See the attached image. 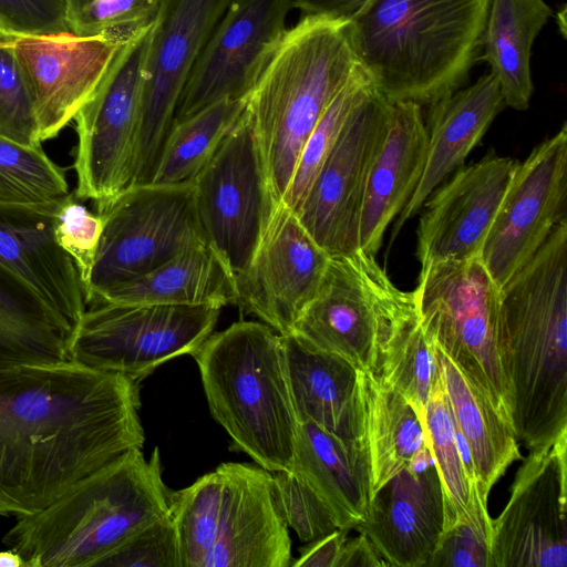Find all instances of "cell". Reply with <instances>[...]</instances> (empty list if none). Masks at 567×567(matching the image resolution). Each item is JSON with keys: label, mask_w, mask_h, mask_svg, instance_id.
Wrapping results in <instances>:
<instances>
[{"label": "cell", "mask_w": 567, "mask_h": 567, "mask_svg": "<svg viewBox=\"0 0 567 567\" xmlns=\"http://www.w3.org/2000/svg\"><path fill=\"white\" fill-rule=\"evenodd\" d=\"M138 382L71 360L0 364V516L34 514L142 449Z\"/></svg>", "instance_id": "6da1fadb"}, {"label": "cell", "mask_w": 567, "mask_h": 567, "mask_svg": "<svg viewBox=\"0 0 567 567\" xmlns=\"http://www.w3.org/2000/svg\"><path fill=\"white\" fill-rule=\"evenodd\" d=\"M497 351L518 441L551 444L567 433V219L501 287Z\"/></svg>", "instance_id": "7a4b0ae2"}, {"label": "cell", "mask_w": 567, "mask_h": 567, "mask_svg": "<svg viewBox=\"0 0 567 567\" xmlns=\"http://www.w3.org/2000/svg\"><path fill=\"white\" fill-rule=\"evenodd\" d=\"M491 0H370L348 22L358 65L390 103L431 105L466 81Z\"/></svg>", "instance_id": "3957f363"}, {"label": "cell", "mask_w": 567, "mask_h": 567, "mask_svg": "<svg viewBox=\"0 0 567 567\" xmlns=\"http://www.w3.org/2000/svg\"><path fill=\"white\" fill-rule=\"evenodd\" d=\"M158 449H131L73 484L2 538L24 567H96L143 527L171 515Z\"/></svg>", "instance_id": "277c9868"}, {"label": "cell", "mask_w": 567, "mask_h": 567, "mask_svg": "<svg viewBox=\"0 0 567 567\" xmlns=\"http://www.w3.org/2000/svg\"><path fill=\"white\" fill-rule=\"evenodd\" d=\"M348 22L303 16L287 30L247 97L245 111L277 205L308 136L358 65Z\"/></svg>", "instance_id": "5b68a950"}, {"label": "cell", "mask_w": 567, "mask_h": 567, "mask_svg": "<svg viewBox=\"0 0 567 567\" xmlns=\"http://www.w3.org/2000/svg\"><path fill=\"white\" fill-rule=\"evenodd\" d=\"M214 419L233 449L269 472L290 470L298 422L281 336L257 321L212 333L192 354Z\"/></svg>", "instance_id": "8992f818"}, {"label": "cell", "mask_w": 567, "mask_h": 567, "mask_svg": "<svg viewBox=\"0 0 567 567\" xmlns=\"http://www.w3.org/2000/svg\"><path fill=\"white\" fill-rule=\"evenodd\" d=\"M183 567H288L291 540L271 472L226 462L171 492Z\"/></svg>", "instance_id": "52a82bcc"}, {"label": "cell", "mask_w": 567, "mask_h": 567, "mask_svg": "<svg viewBox=\"0 0 567 567\" xmlns=\"http://www.w3.org/2000/svg\"><path fill=\"white\" fill-rule=\"evenodd\" d=\"M499 289L475 256L421 267L413 296L429 339L509 417L497 351Z\"/></svg>", "instance_id": "ba28073f"}, {"label": "cell", "mask_w": 567, "mask_h": 567, "mask_svg": "<svg viewBox=\"0 0 567 567\" xmlns=\"http://www.w3.org/2000/svg\"><path fill=\"white\" fill-rule=\"evenodd\" d=\"M103 230L85 293L143 276L178 254L208 243L193 181L134 184L96 212Z\"/></svg>", "instance_id": "9c48e42d"}, {"label": "cell", "mask_w": 567, "mask_h": 567, "mask_svg": "<svg viewBox=\"0 0 567 567\" xmlns=\"http://www.w3.org/2000/svg\"><path fill=\"white\" fill-rule=\"evenodd\" d=\"M153 23L121 45L96 90L74 117V196L91 200L95 212L133 183Z\"/></svg>", "instance_id": "30bf717a"}, {"label": "cell", "mask_w": 567, "mask_h": 567, "mask_svg": "<svg viewBox=\"0 0 567 567\" xmlns=\"http://www.w3.org/2000/svg\"><path fill=\"white\" fill-rule=\"evenodd\" d=\"M220 308L93 303L69 341V360L134 382L166 361L193 354L213 333Z\"/></svg>", "instance_id": "8fae6325"}, {"label": "cell", "mask_w": 567, "mask_h": 567, "mask_svg": "<svg viewBox=\"0 0 567 567\" xmlns=\"http://www.w3.org/2000/svg\"><path fill=\"white\" fill-rule=\"evenodd\" d=\"M193 183L207 241L236 277L250 261L277 207L246 111Z\"/></svg>", "instance_id": "7c38bea8"}, {"label": "cell", "mask_w": 567, "mask_h": 567, "mask_svg": "<svg viewBox=\"0 0 567 567\" xmlns=\"http://www.w3.org/2000/svg\"><path fill=\"white\" fill-rule=\"evenodd\" d=\"M392 103L373 85L350 112L332 150L293 213L330 256L360 251L359 229L370 166Z\"/></svg>", "instance_id": "4fadbf2b"}, {"label": "cell", "mask_w": 567, "mask_h": 567, "mask_svg": "<svg viewBox=\"0 0 567 567\" xmlns=\"http://www.w3.org/2000/svg\"><path fill=\"white\" fill-rule=\"evenodd\" d=\"M233 0H162L147 54L133 183H150L187 78Z\"/></svg>", "instance_id": "5bb4252c"}, {"label": "cell", "mask_w": 567, "mask_h": 567, "mask_svg": "<svg viewBox=\"0 0 567 567\" xmlns=\"http://www.w3.org/2000/svg\"><path fill=\"white\" fill-rule=\"evenodd\" d=\"M567 433L529 451L492 519L489 567L567 565Z\"/></svg>", "instance_id": "9a60e30c"}, {"label": "cell", "mask_w": 567, "mask_h": 567, "mask_svg": "<svg viewBox=\"0 0 567 567\" xmlns=\"http://www.w3.org/2000/svg\"><path fill=\"white\" fill-rule=\"evenodd\" d=\"M567 219V125L518 163L480 258L501 288Z\"/></svg>", "instance_id": "2e32d148"}, {"label": "cell", "mask_w": 567, "mask_h": 567, "mask_svg": "<svg viewBox=\"0 0 567 567\" xmlns=\"http://www.w3.org/2000/svg\"><path fill=\"white\" fill-rule=\"evenodd\" d=\"M291 8V0H233L190 70L175 122L220 100H246L288 30Z\"/></svg>", "instance_id": "e0dca14e"}, {"label": "cell", "mask_w": 567, "mask_h": 567, "mask_svg": "<svg viewBox=\"0 0 567 567\" xmlns=\"http://www.w3.org/2000/svg\"><path fill=\"white\" fill-rule=\"evenodd\" d=\"M330 256L286 205H277L250 261L236 277V305L281 336L316 296Z\"/></svg>", "instance_id": "ac0fdd59"}, {"label": "cell", "mask_w": 567, "mask_h": 567, "mask_svg": "<svg viewBox=\"0 0 567 567\" xmlns=\"http://www.w3.org/2000/svg\"><path fill=\"white\" fill-rule=\"evenodd\" d=\"M375 256L358 251L332 256L313 299L290 334L362 371L377 369L380 336V281L385 271Z\"/></svg>", "instance_id": "d6986e66"}, {"label": "cell", "mask_w": 567, "mask_h": 567, "mask_svg": "<svg viewBox=\"0 0 567 567\" xmlns=\"http://www.w3.org/2000/svg\"><path fill=\"white\" fill-rule=\"evenodd\" d=\"M123 43L71 32L14 38L38 124L39 140L54 138L92 96Z\"/></svg>", "instance_id": "ffe728a7"}, {"label": "cell", "mask_w": 567, "mask_h": 567, "mask_svg": "<svg viewBox=\"0 0 567 567\" xmlns=\"http://www.w3.org/2000/svg\"><path fill=\"white\" fill-rule=\"evenodd\" d=\"M517 165L512 157L486 154L429 196L416 233L421 267L480 256Z\"/></svg>", "instance_id": "44dd1931"}, {"label": "cell", "mask_w": 567, "mask_h": 567, "mask_svg": "<svg viewBox=\"0 0 567 567\" xmlns=\"http://www.w3.org/2000/svg\"><path fill=\"white\" fill-rule=\"evenodd\" d=\"M63 199L38 205L0 202V267L74 331L86 301L73 261L54 238L53 219Z\"/></svg>", "instance_id": "7402d4cb"}, {"label": "cell", "mask_w": 567, "mask_h": 567, "mask_svg": "<svg viewBox=\"0 0 567 567\" xmlns=\"http://www.w3.org/2000/svg\"><path fill=\"white\" fill-rule=\"evenodd\" d=\"M444 525L443 492L435 463L399 472L369 501L363 533L386 566L423 567Z\"/></svg>", "instance_id": "603a6c76"}, {"label": "cell", "mask_w": 567, "mask_h": 567, "mask_svg": "<svg viewBox=\"0 0 567 567\" xmlns=\"http://www.w3.org/2000/svg\"><path fill=\"white\" fill-rule=\"evenodd\" d=\"M281 342L297 422L313 423L332 434L368 466L358 369L344 359L305 344L292 334L281 336Z\"/></svg>", "instance_id": "cb8c5ba5"}, {"label": "cell", "mask_w": 567, "mask_h": 567, "mask_svg": "<svg viewBox=\"0 0 567 567\" xmlns=\"http://www.w3.org/2000/svg\"><path fill=\"white\" fill-rule=\"evenodd\" d=\"M427 130L422 106L392 103L390 117L375 150L360 217L359 246L375 256L390 223L413 195L423 173Z\"/></svg>", "instance_id": "d4e9b609"}, {"label": "cell", "mask_w": 567, "mask_h": 567, "mask_svg": "<svg viewBox=\"0 0 567 567\" xmlns=\"http://www.w3.org/2000/svg\"><path fill=\"white\" fill-rule=\"evenodd\" d=\"M504 106L499 83L491 72L471 86L456 90L430 105L423 173L410 200L398 215L393 239L440 184L458 169Z\"/></svg>", "instance_id": "484cf974"}, {"label": "cell", "mask_w": 567, "mask_h": 567, "mask_svg": "<svg viewBox=\"0 0 567 567\" xmlns=\"http://www.w3.org/2000/svg\"><path fill=\"white\" fill-rule=\"evenodd\" d=\"M380 336L377 369L416 411L425 426V408L439 375L432 341L416 312L413 291L399 289L384 274L379 289Z\"/></svg>", "instance_id": "4316f807"}, {"label": "cell", "mask_w": 567, "mask_h": 567, "mask_svg": "<svg viewBox=\"0 0 567 567\" xmlns=\"http://www.w3.org/2000/svg\"><path fill=\"white\" fill-rule=\"evenodd\" d=\"M156 303L223 308L237 302L235 275L208 244L192 247L152 271L110 287L93 303Z\"/></svg>", "instance_id": "83f0119b"}, {"label": "cell", "mask_w": 567, "mask_h": 567, "mask_svg": "<svg viewBox=\"0 0 567 567\" xmlns=\"http://www.w3.org/2000/svg\"><path fill=\"white\" fill-rule=\"evenodd\" d=\"M433 348L455 426L470 451L481 498L487 504L494 484L513 462L522 460L518 439L508 415L434 343Z\"/></svg>", "instance_id": "f1b7e54d"}, {"label": "cell", "mask_w": 567, "mask_h": 567, "mask_svg": "<svg viewBox=\"0 0 567 567\" xmlns=\"http://www.w3.org/2000/svg\"><path fill=\"white\" fill-rule=\"evenodd\" d=\"M290 471L323 502L338 528L355 529L365 522L368 466L342 441L313 423H298Z\"/></svg>", "instance_id": "f546056e"}, {"label": "cell", "mask_w": 567, "mask_h": 567, "mask_svg": "<svg viewBox=\"0 0 567 567\" xmlns=\"http://www.w3.org/2000/svg\"><path fill=\"white\" fill-rule=\"evenodd\" d=\"M371 496L406 468L425 445V426L412 405L379 374L358 370ZM370 501V499H369Z\"/></svg>", "instance_id": "4dcf8cb0"}, {"label": "cell", "mask_w": 567, "mask_h": 567, "mask_svg": "<svg viewBox=\"0 0 567 567\" xmlns=\"http://www.w3.org/2000/svg\"><path fill=\"white\" fill-rule=\"evenodd\" d=\"M551 13L544 0H491L481 60L488 63L497 79L505 106L528 109L534 91L532 48Z\"/></svg>", "instance_id": "1f68e13d"}, {"label": "cell", "mask_w": 567, "mask_h": 567, "mask_svg": "<svg viewBox=\"0 0 567 567\" xmlns=\"http://www.w3.org/2000/svg\"><path fill=\"white\" fill-rule=\"evenodd\" d=\"M246 100H220L175 122L161 150L150 183L193 181L241 117Z\"/></svg>", "instance_id": "d6a6232c"}, {"label": "cell", "mask_w": 567, "mask_h": 567, "mask_svg": "<svg viewBox=\"0 0 567 567\" xmlns=\"http://www.w3.org/2000/svg\"><path fill=\"white\" fill-rule=\"evenodd\" d=\"M425 429L443 492L444 532L468 516L471 495L478 492V486L466 473L440 370L425 408Z\"/></svg>", "instance_id": "836d02e7"}, {"label": "cell", "mask_w": 567, "mask_h": 567, "mask_svg": "<svg viewBox=\"0 0 567 567\" xmlns=\"http://www.w3.org/2000/svg\"><path fill=\"white\" fill-rule=\"evenodd\" d=\"M69 194L64 169L41 145H23L0 135V202L38 205Z\"/></svg>", "instance_id": "e575fe53"}, {"label": "cell", "mask_w": 567, "mask_h": 567, "mask_svg": "<svg viewBox=\"0 0 567 567\" xmlns=\"http://www.w3.org/2000/svg\"><path fill=\"white\" fill-rule=\"evenodd\" d=\"M371 86L364 71L357 65L348 82L328 105L308 136L282 202L292 213L302 203L321 165L338 140L350 112L365 96Z\"/></svg>", "instance_id": "d590c367"}, {"label": "cell", "mask_w": 567, "mask_h": 567, "mask_svg": "<svg viewBox=\"0 0 567 567\" xmlns=\"http://www.w3.org/2000/svg\"><path fill=\"white\" fill-rule=\"evenodd\" d=\"M162 0H63L69 32L120 43L152 23Z\"/></svg>", "instance_id": "8d00e7d4"}, {"label": "cell", "mask_w": 567, "mask_h": 567, "mask_svg": "<svg viewBox=\"0 0 567 567\" xmlns=\"http://www.w3.org/2000/svg\"><path fill=\"white\" fill-rule=\"evenodd\" d=\"M271 475L278 512L302 543H311L338 529L327 506L297 474L282 470Z\"/></svg>", "instance_id": "74e56055"}, {"label": "cell", "mask_w": 567, "mask_h": 567, "mask_svg": "<svg viewBox=\"0 0 567 567\" xmlns=\"http://www.w3.org/2000/svg\"><path fill=\"white\" fill-rule=\"evenodd\" d=\"M13 40L0 33V135L23 145H41Z\"/></svg>", "instance_id": "f35d334b"}, {"label": "cell", "mask_w": 567, "mask_h": 567, "mask_svg": "<svg viewBox=\"0 0 567 567\" xmlns=\"http://www.w3.org/2000/svg\"><path fill=\"white\" fill-rule=\"evenodd\" d=\"M102 217L86 208L70 193L60 204L53 219L54 238L73 261L86 293L101 235Z\"/></svg>", "instance_id": "ab89813d"}, {"label": "cell", "mask_w": 567, "mask_h": 567, "mask_svg": "<svg viewBox=\"0 0 567 567\" xmlns=\"http://www.w3.org/2000/svg\"><path fill=\"white\" fill-rule=\"evenodd\" d=\"M492 517L486 505L474 506L466 518L444 530L427 567H489Z\"/></svg>", "instance_id": "60d3db41"}, {"label": "cell", "mask_w": 567, "mask_h": 567, "mask_svg": "<svg viewBox=\"0 0 567 567\" xmlns=\"http://www.w3.org/2000/svg\"><path fill=\"white\" fill-rule=\"evenodd\" d=\"M96 567H183L178 535L171 515L133 534Z\"/></svg>", "instance_id": "b9f144b4"}, {"label": "cell", "mask_w": 567, "mask_h": 567, "mask_svg": "<svg viewBox=\"0 0 567 567\" xmlns=\"http://www.w3.org/2000/svg\"><path fill=\"white\" fill-rule=\"evenodd\" d=\"M0 319L38 333L70 341L73 329L21 280L0 267Z\"/></svg>", "instance_id": "7bdbcfd3"}, {"label": "cell", "mask_w": 567, "mask_h": 567, "mask_svg": "<svg viewBox=\"0 0 567 567\" xmlns=\"http://www.w3.org/2000/svg\"><path fill=\"white\" fill-rule=\"evenodd\" d=\"M69 32L63 0H0V33L10 38Z\"/></svg>", "instance_id": "ee69618b"}, {"label": "cell", "mask_w": 567, "mask_h": 567, "mask_svg": "<svg viewBox=\"0 0 567 567\" xmlns=\"http://www.w3.org/2000/svg\"><path fill=\"white\" fill-rule=\"evenodd\" d=\"M69 360V340L30 331L0 319V364Z\"/></svg>", "instance_id": "f6af8a7d"}, {"label": "cell", "mask_w": 567, "mask_h": 567, "mask_svg": "<svg viewBox=\"0 0 567 567\" xmlns=\"http://www.w3.org/2000/svg\"><path fill=\"white\" fill-rule=\"evenodd\" d=\"M349 529L338 528L332 533L308 543L301 548L298 559L291 563L293 567H338L343 545Z\"/></svg>", "instance_id": "bcb514c9"}, {"label": "cell", "mask_w": 567, "mask_h": 567, "mask_svg": "<svg viewBox=\"0 0 567 567\" xmlns=\"http://www.w3.org/2000/svg\"><path fill=\"white\" fill-rule=\"evenodd\" d=\"M370 0H291L303 16H322L342 20L352 19Z\"/></svg>", "instance_id": "7dc6e473"}, {"label": "cell", "mask_w": 567, "mask_h": 567, "mask_svg": "<svg viewBox=\"0 0 567 567\" xmlns=\"http://www.w3.org/2000/svg\"><path fill=\"white\" fill-rule=\"evenodd\" d=\"M386 566L372 542L363 533L346 540L338 567H380Z\"/></svg>", "instance_id": "c3c4849f"}, {"label": "cell", "mask_w": 567, "mask_h": 567, "mask_svg": "<svg viewBox=\"0 0 567 567\" xmlns=\"http://www.w3.org/2000/svg\"><path fill=\"white\" fill-rule=\"evenodd\" d=\"M0 567H24V563L18 553L7 549L0 551Z\"/></svg>", "instance_id": "681fc988"}]
</instances>
